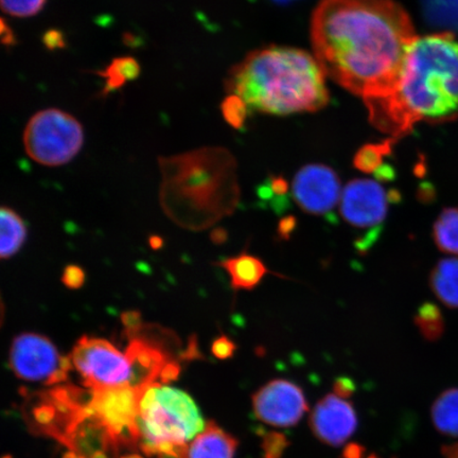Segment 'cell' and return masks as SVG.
I'll return each mask as SVG.
<instances>
[{
    "instance_id": "cell-1",
    "label": "cell",
    "mask_w": 458,
    "mask_h": 458,
    "mask_svg": "<svg viewBox=\"0 0 458 458\" xmlns=\"http://www.w3.org/2000/svg\"><path fill=\"white\" fill-rule=\"evenodd\" d=\"M311 38L326 76L365 102L391 93L417 36L394 0H322Z\"/></svg>"
},
{
    "instance_id": "cell-2",
    "label": "cell",
    "mask_w": 458,
    "mask_h": 458,
    "mask_svg": "<svg viewBox=\"0 0 458 458\" xmlns=\"http://www.w3.org/2000/svg\"><path fill=\"white\" fill-rule=\"evenodd\" d=\"M365 105L372 124L394 140L408 135L417 123L458 117V42L454 34L417 37L391 93Z\"/></svg>"
},
{
    "instance_id": "cell-3",
    "label": "cell",
    "mask_w": 458,
    "mask_h": 458,
    "mask_svg": "<svg viewBox=\"0 0 458 458\" xmlns=\"http://www.w3.org/2000/svg\"><path fill=\"white\" fill-rule=\"evenodd\" d=\"M325 77L318 60L306 51L268 47L253 51L233 67L226 89L249 111L283 116L327 106Z\"/></svg>"
},
{
    "instance_id": "cell-4",
    "label": "cell",
    "mask_w": 458,
    "mask_h": 458,
    "mask_svg": "<svg viewBox=\"0 0 458 458\" xmlns=\"http://www.w3.org/2000/svg\"><path fill=\"white\" fill-rule=\"evenodd\" d=\"M162 202L175 213L196 211L199 226L214 225L231 215L239 200L236 162L222 148H200L159 158Z\"/></svg>"
},
{
    "instance_id": "cell-5",
    "label": "cell",
    "mask_w": 458,
    "mask_h": 458,
    "mask_svg": "<svg viewBox=\"0 0 458 458\" xmlns=\"http://www.w3.org/2000/svg\"><path fill=\"white\" fill-rule=\"evenodd\" d=\"M140 450L148 457L164 443L187 444L206 427L196 403L180 389L162 383L142 388L140 401Z\"/></svg>"
},
{
    "instance_id": "cell-6",
    "label": "cell",
    "mask_w": 458,
    "mask_h": 458,
    "mask_svg": "<svg viewBox=\"0 0 458 458\" xmlns=\"http://www.w3.org/2000/svg\"><path fill=\"white\" fill-rule=\"evenodd\" d=\"M21 414L29 432L63 445L68 433L89 410V392L72 385L25 393Z\"/></svg>"
},
{
    "instance_id": "cell-7",
    "label": "cell",
    "mask_w": 458,
    "mask_h": 458,
    "mask_svg": "<svg viewBox=\"0 0 458 458\" xmlns=\"http://www.w3.org/2000/svg\"><path fill=\"white\" fill-rule=\"evenodd\" d=\"M84 145L82 124L57 108L39 111L27 123L24 146L29 157L47 167L72 162Z\"/></svg>"
},
{
    "instance_id": "cell-8",
    "label": "cell",
    "mask_w": 458,
    "mask_h": 458,
    "mask_svg": "<svg viewBox=\"0 0 458 458\" xmlns=\"http://www.w3.org/2000/svg\"><path fill=\"white\" fill-rule=\"evenodd\" d=\"M9 366L19 379L48 386L66 382L73 368L71 357L62 356L48 337L32 332L15 336Z\"/></svg>"
},
{
    "instance_id": "cell-9",
    "label": "cell",
    "mask_w": 458,
    "mask_h": 458,
    "mask_svg": "<svg viewBox=\"0 0 458 458\" xmlns=\"http://www.w3.org/2000/svg\"><path fill=\"white\" fill-rule=\"evenodd\" d=\"M142 388L130 386L90 389L89 408L111 433L120 454L140 449V401Z\"/></svg>"
},
{
    "instance_id": "cell-10",
    "label": "cell",
    "mask_w": 458,
    "mask_h": 458,
    "mask_svg": "<svg viewBox=\"0 0 458 458\" xmlns=\"http://www.w3.org/2000/svg\"><path fill=\"white\" fill-rule=\"evenodd\" d=\"M74 369L89 389L130 386L131 369L127 353L99 337H80L72 349Z\"/></svg>"
},
{
    "instance_id": "cell-11",
    "label": "cell",
    "mask_w": 458,
    "mask_h": 458,
    "mask_svg": "<svg viewBox=\"0 0 458 458\" xmlns=\"http://www.w3.org/2000/svg\"><path fill=\"white\" fill-rule=\"evenodd\" d=\"M251 403L258 420L278 428L296 426L309 410L302 388L284 379L267 382L253 394Z\"/></svg>"
},
{
    "instance_id": "cell-12",
    "label": "cell",
    "mask_w": 458,
    "mask_h": 458,
    "mask_svg": "<svg viewBox=\"0 0 458 458\" xmlns=\"http://www.w3.org/2000/svg\"><path fill=\"white\" fill-rule=\"evenodd\" d=\"M292 191L300 208L313 216L330 213L342 197L339 175L328 165L320 164L307 165L297 172Z\"/></svg>"
},
{
    "instance_id": "cell-13",
    "label": "cell",
    "mask_w": 458,
    "mask_h": 458,
    "mask_svg": "<svg viewBox=\"0 0 458 458\" xmlns=\"http://www.w3.org/2000/svg\"><path fill=\"white\" fill-rule=\"evenodd\" d=\"M388 193L379 182L357 179L348 182L340 200V213L348 225L374 228L385 222L388 211Z\"/></svg>"
},
{
    "instance_id": "cell-14",
    "label": "cell",
    "mask_w": 458,
    "mask_h": 458,
    "mask_svg": "<svg viewBox=\"0 0 458 458\" xmlns=\"http://www.w3.org/2000/svg\"><path fill=\"white\" fill-rule=\"evenodd\" d=\"M309 423L319 442L340 446L356 432L358 417L352 403L330 394L315 405Z\"/></svg>"
},
{
    "instance_id": "cell-15",
    "label": "cell",
    "mask_w": 458,
    "mask_h": 458,
    "mask_svg": "<svg viewBox=\"0 0 458 458\" xmlns=\"http://www.w3.org/2000/svg\"><path fill=\"white\" fill-rule=\"evenodd\" d=\"M125 353L131 369L130 386L135 388H145L157 383L165 366L172 362L162 348L140 337H131Z\"/></svg>"
},
{
    "instance_id": "cell-16",
    "label": "cell",
    "mask_w": 458,
    "mask_h": 458,
    "mask_svg": "<svg viewBox=\"0 0 458 458\" xmlns=\"http://www.w3.org/2000/svg\"><path fill=\"white\" fill-rule=\"evenodd\" d=\"M216 266L225 268L231 277L232 289L236 292L254 290L267 275L273 274L275 276L286 278L283 275L271 271L259 257L250 254L248 250H243L237 256L226 258L217 262Z\"/></svg>"
},
{
    "instance_id": "cell-17",
    "label": "cell",
    "mask_w": 458,
    "mask_h": 458,
    "mask_svg": "<svg viewBox=\"0 0 458 458\" xmlns=\"http://www.w3.org/2000/svg\"><path fill=\"white\" fill-rule=\"evenodd\" d=\"M237 449V438L209 421L189 446V458H233Z\"/></svg>"
},
{
    "instance_id": "cell-18",
    "label": "cell",
    "mask_w": 458,
    "mask_h": 458,
    "mask_svg": "<svg viewBox=\"0 0 458 458\" xmlns=\"http://www.w3.org/2000/svg\"><path fill=\"white\" fill-rule=\"evenodd\" d=\"M429 286L445 307L458 309V258L439 260L429 275Z\"/></svg>"
},
{
    "instance_id": "cell-19",
    "label": "cell",
    "mask_w": 458,
    "mask_h": 458,
    "mask_svg": "<svg viewBox=\"0 0 458 458\" xmlns=\"http://www.w3.org/2000/svg\"><path fill=\"white\" fill-rule=\"evenodd\" d=\"M0 226H2L0 255L3 259H9L19 253L24 245L27 238V227L21 216L10 208H3L0 211Z\"/></svg>"
},
{
    "instance_id": "cell-20",
    "label": "cell",
    "mask_w": 458,
    "mask_h": 458,
    "mask_svg": "<svg viewBox=\"0 0 458 458\" xmlns=\"http://www.w3.org/2000/svg\"><path fill=\"white\" fill-rule=\"evenodd\" d=\"M432 420L438 432L458 438V388L446 389L435 400Z\"/></svg>"
},
{
    "instance_id": "cell-21",
    "label": "cell",
    "mask_w": 458,
    "mask_h": 458,
    "mask_svg": "<svg viewBox=\"0 0 458 458\" xmlns=\"http://www.w3.org/2000/svg\"><path fill=\"white\" fill-rule=\"evenodd\" d=\"M105 79L102 95L122 89L129 81H133L140 73V63L131 56H120L114 59L105 71L97 72Z\"/></svg>"
},
{
    "instance_id": "cell-22",
    "label": "cell",
    "mask_w": 458,
    "mask_h": 458,
    "mask_svg": "<svg viewBox=\"0 0 458 458\" xmlns=\"http://www.w3.org/2000/svg\"><path fill=\"white\" fill-rule=\"evenodd\" d=\"M433 239L443 253L458 256V208L440 213L433 225Z\"/></svg>"
},
{
    "instance_id": "cell-23",
    "label": "cell",
    "mask_w": 458,
    "mask_h": 458,
    "mask_svg": "<svg viewBox=\"0 0 458 458\" xmlns=\"http://www.w3.org/2000/svg\"><path fill=\"white\" fill-rule=\"evenodd\" d=\"M429 24L458 33V0H421Z\"/></svg>"
},
{
    "instance_id": "cell-24",
    "label": "cell",
    "mask_w": 458,
    "mask_h": 458,
    "mask_svg": "<svg viewBox=\"0 0 458 458\" xmlns=\"http://www.w3.org/2000/svg\"><path fill=\"white\" fill-rule=\"evenodd\" d=\"M415 325L420 330L423 339L435 342L443 336L445 331V320L442 310L432 302H425L415 315Z\"/></svg>"
},
{
    "instance_id": "cell-25",
    "label": "cell",
    "mask_w": 458,
    "mask_h": 458,
    "mask_svg": "<svg viewBox=\"0 0 458 458\" xmlns=\"http://www.w3.org/2000/svg\"><path fill=\"white\" fill-rule=\"evenodd\" d=\"M389 140L380 145H368L360 148L354 157V167L365 172V174H374L382 165L383 158L388 156L392 151V143Z\"/></svg>"
},
{
    "instance_id": "cell-26",
    "label": "cell",
    "mask_w": 458,
    "mask_h": 458,
    "mask_svg": "<svg viewBox=\"0 0 458 458\" xmlns=\"http://www.w3.org/2000/svg\"><path fill=\"white\" fill-rule=\"evenodd\" d=\"M47 0H0L4 13L14 17H31L41 13Z\"/></svg>"
},
{
    "instance_id": "cell-27",
    "label": "cell",
    "mask_w": 458,
    "mask_h": 458,
    "mask_svg": "<svg viewBox=\"0 0 458 458\" xmlns=\"http://www.w3.org/2000/svg\"><path fill=\"white\" fill-rule=\"evenodd\" d=\"M248 112V107L237 96L229 95L225 102L222 103L223 116L233 128L239 129L242 127Z\"/></svg>"
},
{
    "instance_id": "cell-28",
    "label": "cell",
    "mask_w": 458,
    "mask_h": 458,
    "mask_svg": "<svg viewBox=\"0 0 458 458\" xmlns=\"http://www.w3.org/2000/svg\"><path fill=\"white\" fill-rule=\"evenodd\" d=\"M290 440L283 433L270 432L263 437L261 449L263 458H283L289 448Z\"/></svg>"
},
{
    "instance_id": "cell-29",
    "label": "cell",
    "mask_w": 458,
    "mask_h": 458,
    "mask_svg": "<svg viewBox=\"0 0 458 458\" xmlns=\"http://www.w3.org/2000/svg\"><path fill=\"white\" fill-rule=\"evenodd\" d=\"M237 351L236 343L229 339L228 336L221 335L217 336L211 345V353L219 360H228L233 357Z\"/></svg>"
},
{
    "instance_id": "cell-30",
    "label": "cell",
    "mask_w": 458,
    "mask_h": 458,
    "mask_svg": "<svg viewBox=\"0 0 458 458\" xmlns=\"http://www.w3.org/2000/svg\"><path fill=\"white\" fill-rule=\"evenodd\" d=\"M62 283L68 289L77 290L81 288L85 283L83 268L76 265L67 266L62 275Z\"/></svg>"
},
{
    "instance_id": "cell-31",
    "label": "cell",
    "mask_w": 458,
    "mask_h": 458,
    "mask_svg": "<svg viewBox=\"0 0 458 458\" xmlns=\"http://www.w3.org/2000/svg\"><path fill=\"white\" fill-rule=\"evenodd\" d=\"M157 458H188L189 446L187 444L164 443L157 446Z\"/></svg>"
},
{
    "instance_id": "cell-32",
    "label": "cell",
    "mask_w": 458,
    "mask_h": 458,
    "mask_svg": "<svg viewBox=\"0 0 458 458\" xmlns=\"http://www.w3.org/2000/svg\"><path fill=\"white\" fill-rule=\"evenodd\" d=\"M357 391L356 383L349 377H336L334 383V392L335 396L342 399H348Z\"/></svg>"
},
{
    "instance_id": "cell-33",
    "label": "cell",
    "mask_w": 458,
    "mask_h": 458,
    "mask_svg": "<svg viewBox=\"0 0 458 458\" xmlns=\"http://www.w3.org/2000/svg\"><path fill=\"white\" fill-rule=\"evenodd\" d=\"M122 320L125 332L131 337H134L142 329L141 315L140 312H125L123 314Z\"/></svg>"
},
{
    "instance_id": "cell-34",
    "label": "cell",
    "mask_w": 458,
    "mask_h": 458,
    "mask_svg": "<svg viewBox=\"0 0 458 458\" xmlns=\"http://www.w3.org/2000/svg\"><path fill=\"white\" fill-rule=\"evenodd\" d=\"M296 216L289 215L282 217L277 225V236L282 242H289L292 234L296 231Z\"/></svg>"
},
{
    "instance_id": "cell-35",
    "label": "cell",
    "mask_w": 458,
    "mask_h": 458,
    "mask_svg": "<svg viewBox=\"0 0 458 458\" xmlns=\"http://www.w3.org/2000/svg\"><path fill=\"white\" fill-rule=\"evenodd\" d=\"M267 186L270 187L274 196H277L279 198H284L289 192L288 182H286L282 176H273Z\"/></svg>"
},
{
    "instance_id": "cell-36",
    "label": "cell",
    "mask_w": 458,
    "mask_h": 458,
    "mask_svg": "<svg viewBox=\"0 0 458 458\" xmlns=\"http://www.w3.org/2000/svg\"><path fill=\"white\" fill-rule=\"evenodd\" d=\"M180 372V365L172 360L163 370L159 382L162 383V385H168V383L175 381L177 377H179Z\"/></svg>"
},
{
    "instance_id": "cell-37",
    "label": "cell",
    "mask_w": 458,
    "mask_h": 458,
    "mask_svg": "<svg viewBox=\"0 0 458 458\" xmlns=\"http://www.w3.org/2000/svg\"><path fill=\"white\" fill-rule=\"evenodd\" d=\"M364 454V446L356 443L347 445L343 451V458H363Z\"/></svg>"
},
{
    "instance_id": "cell-38",
    "label": "cell",
    "mask_w": 458,
    "mask_h": 458,
    "mask_svg": "<svg viewBox=\"0 0 458 458\" xmlns=\"http://www.w3.org/2000/svg\"><path fill=\"white\" fill-rule=\"evenodd\" d=\"M375 176L377 181L389 182L394 179V170L391 165H381L379 169L375 172Z\"/></svg>"
},
{
    "instance_id": "cell-39",
    "label": "cell",
    "mask_w": 458,
    "mask_h": 458,
    "mask_svg": "<svg viewBox=\"0 0 458 458\" xmlns=\"http://www.w3.org/2000/svg\"><path fill=\"white\" fill-rule=\"evenodd\" d=\"M61 43H63V41L59 32L51 31L45 37V44L47 45L50 49L61 47Z\"/></svg>"
},
{
    "instance_id": "cell-40",
    "label": "cell",
    "mask_w": 458,
    "mask_h": 458,
    "mask_svg": "<svg viewBox=\"0 0 458 458\" xmlns=\"http://www.w3.org/2000/svg\"><path fill=\"white\" fill-rule=\"evenodd\" d=\"M3 27L7 30L5 32L4 29H2V34H3V42L5 45L11 46L15 43V38L13 31H11V29L4 24V21L3 20Z\"/></svg>"
},
{
    "instance_id": "cell-41",
    "label": "cell",
    "mask_w": 458,
    "mask_h": 458,
    "mask_svg": "<svg viewBox=\"0 0 458 458\" xmlns=\"http://www.w3.org/2000/svg\"><path fill=\"white\" fill-rule=\"evenodd\" d=\"M442 452L445 458H458V444L445 445Z\"/></svg>"
},
{
    "instance_id": "cell-42",
    "label": "cell",
    "mask_w": 458,
    "mask_h": 458,
    "mask_svg": "<svg viewBox=\"0 0 458 458\" xmlns=\"http://www.w3.org/2000/svg\"><path fill=\"white\" fill-rule=\"evenodd\" d=\"M227 239V233L225 229H216L213 233V240L216 243H223Z\"/></svg>"
},
{
    "instance_id": "cell-43",
    "label": "cell",
    "mask_w": 458,
    "mask_h": 458,
    "mask_svg": "<svg viewBox=\"0 0 458 458\" xmlns=\"http://www.w3.org/2000/svg\"><path fill=\"white\" fill-rule=\"evenodd\" d=\"M108 455L110 454H106V452L99 451L96 452V454L90 458H110Z\"/></svg>"
},
{
    "instance_id": "cell-44",
    "label": "cell",
    "mask_w": 458,
    "mask_h": 458,
    "mask_svg": "<svg viewBox=\"0 0 458 458\" xmlns=\"http://www.w3.org/2000/svg\"><path fill=\"white\" fill-rule=\"evenodd\" d=\"M80 456L81 455H79L76 452L68 451L64 455H63V458H80Z\"/></svg>"
},
{
    "instance_id": "cell-45",
    "label": "cell",
    "mask_w": 458,
    "mask_h": 458,
    "mask_svg": "<svg viewBox=\"0 0 458 458\" xmlns=\"http://www.w3.org/2000/svg\"><path fill=\"white\" fill-rule=\"evenodd\" d=\"M120 458H145L140 454H128V455H124V456H122Z\"/></svg>"
},
{
    "instance_id": "cell-46",
    "label": "cell",
    "mask_w": 458,
    "mask_h": 458,
    "mask_svg": "<svg viewBox=\"0 0 458 458\" xmlns=\"http://www.w3.org/2000/svg\"><path fill=\"white\" fill-rule=\"evenodd\" d=\"M3 458H13V456H11V455H5V456H4Z\"/></svg>"
},
{
    "instance_id": "cell-47",
    "label": "cell",
    "mask_w": 458,
    "mask_h": 458,
    "mask_svg": "<svg viewBox=\"0 0 458 458\" xmlns=\"http://www.w3.org/2000/svg\"><path fill=\"white\" fill-rule=\"evenodd\" d=\"M277 2H289V0H277Z\"/></svg>"
},
{
    "instance_id": "cell-48",
    "label": "cell",
    "mask_w": 458,
    "mask_h": 458,
    "mask_svg": "<svg viewBox=\"0 0 458 458\" xmlns=\"http://www.w3.org/2000/svg\"><path fill=\"white\" fill-rule=\"evenodd\" d=\"M369 458H379V457H377L376 455H370Z\"/></svg>"
}]
</instances>
